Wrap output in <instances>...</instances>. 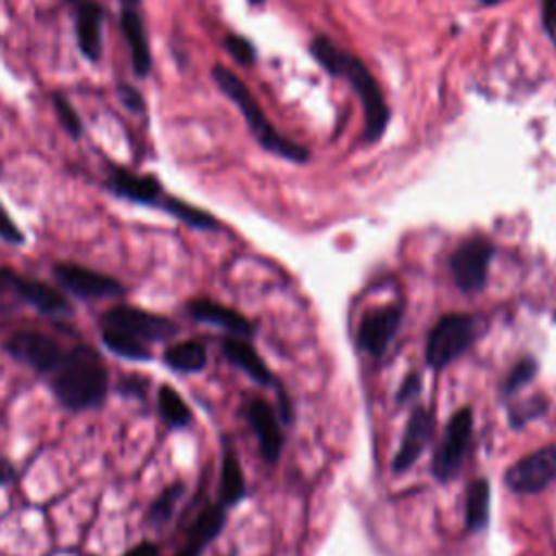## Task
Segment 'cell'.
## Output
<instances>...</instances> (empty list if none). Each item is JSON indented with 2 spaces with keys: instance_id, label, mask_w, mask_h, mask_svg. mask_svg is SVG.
Returning <instances> with one entry per match:
<instances>
[{
  "instance_id": "24",
  "label": "cell",
  "mask_w": 556,
  "mask_h": 556,
  "mask_svg": "<svg viewBox=\"0 0 556 556\" xmlns=\"http://www.w3.org/2000/svg\"><path fill=\"white\" fill-rule=\"evenodd\" d=\"M156 406L161 413V419L169 426V428H185L191 421V410L187 406V402L180 397V393L169 387V384H161L159 393H156Z\"/></svg>"
},
{
  "instance_id": "33",
  "label": "cell",
  "mask_w": 556,
  "mask_h": 556,
  "mask_svg": "<svg viewBox=\"0 0 556 556\" xmlns=\"http://www.w3.org/2000/svg\"><path fill=\"white\" fill-rule=\"evenodd\" d=\"M541 22L547 37L556 41V0H541Z\"/></svg>"
},
{
  "instance_id": "20",
  "label": "cell",
  "mask_w": 556,
  "mask_h": 556,
  "mask_svg": "<svg viewBox=\"0 0 556 556\" xmlns=\"http://www.w3.org/2000/svg\"><path fill=\"white\" fill-rule=\"evenodd\" d=\"M243 495H245L243 469L235 447L226 441L224 456H222V471H219V504L224 508L235 506L243 500Z\"/></svg>"
},
{
  "instance_id": "14",
  "label": "cell",
  "mask_w": 556,
  "mask_h": 556,
  "mask_svg": "<svg viewBox=\"0 0 556 556\" xmlns=\"http://www.w3.org/2000/svg\"><path fill=\"white\" fill-rule=\"evenodd\" d=\"M245 417L252 428V432L258 439V450L267 463H276L282 452V432L278 426V419L274 415V408L261 400L254 397L245 406Z\"/></svg>"
},
{
  "instance_id": "37",
  "label": "cell",
  "mask_w": 556,
  "mask_h": 556,
  "mask_svg": "<svg viewBox=\"0 0 556 556\" xmlns=\"http://www.w3.org/2000/svg\"><path fill=\"white\" fill-rule=\"evenodd\" d=\"M204 547H206V543H202L200 539H195V536H189V534H187V543H185V545H182L174 556H202Z\"/></svg>"
},
{
  "instance_id": "31",
  "label": "cell",
  "mask_w": 556,
  "mask_h": 556,
  "mask_svg": "<svg viewBox=\"0 0 556 556\" xmlns=\"http://www.w3.org/2000/svg\"><path fill=\"white\" fill-rule=\"evenodd\" d=\"M545 408H547V402L543 397H532L526 404L515 406L510 410V424H515V428H521L528 419H534L541 413H545Z\"/></svg>"
},
{
  "instance_id": "41",
  "label": "cell",
  "mask_w": 556,
  "mask_h": 556,
  "mask_svg": "<svg viewBox=\"0 0 556 556\" xmlns=\"http://www.w3.org/2000/svg\"><path fill=\"white\" fill-rule=\"evenodd\" d=\"M122 2H124V4H126V7H135V4H137V2H139V0H122Z\"/></svg>"
},
{
  "instance_id": "8",
  "label": "cell",
  "mask_w": 556,
  "mask_h": 556,
  "mask_svg": "<svg viewBox=\"0 0 556 556\" xmlns=\"http://www.w3.org/2000/svg\"><path fill=\"white\" fill-rule=\"evenodd\" d=\"M2 348L11 358L28 365L39 374H54V369L61 365L65 356L56 339L37 330L13 332Z\"/></svg>"
},
{
  "instance_id": "7",
  "label": "cell",
  "mask_w": 556,
  "mask_h": 556,
  "mask_svg": "<svg viewBox=\"0 0 556 556\" xmlns=\"http://www.w3.org/2000/svg\"><path fill=\"white\" fill-rule=\"evenodd\" d=\"M493 254H495V248L486 237L465 239L450 258V271L456 287L465 293L480 291L486 282L489 263Z\"/></svg>"
},
{
  "instance_id": "35",
  "label": "cell",
  "mask_w": 556,
  "mask_h": 556,
  "mask_svg": "<svg viewBox=\"0 0 556 556\" xmlns=\"http://www.w3.org/2000/svg\"><path fill=\"white\" fill-rule=\"evenodd\" d=\"M117 93H119V100H122V104L126 109H130V111H141L143 109V98H141V93L135 87L119 85Z\"/></svg>"
},
{
  "instance_id": "27",
  "label": "cell",
  "mask_w": 556,
  "mask_h": 556,
  "mask_svg": "<svg viewBox=\"0 0 556 556\" xmlns=\"http://www.w3.org/2000/svg\"><path fill=\"white\" fill-rule=\"evenodd\" d=\"M185 486L182 482H172L169 486H165L156 497L154 502L150 504V510H148V521L154 526V528H161L169 521V517L174 515V508L182 495Z\"/></svg>"
},
{
  "instance_id": "12",
  "label": "cell",
  "mask_w": 556,
  "mask_h": 556,
  "mask_svg": "<svg viewBox=\"0 0 556 556\" xmlns=\"http://www.w3.org/2000/svg\"><path fill=\"white\" fill-rule=\"evenodd\" d=\"M0 285L15 291L24 302H28L39 313L54 315V317L72 313V306L65 300V295L41 280L15 274L13 269H0Z\"/></svg>"
},
{
  "instance_id": "5",
  "label": "cell",
  "mask_w": 556,
  "mask_h": 556,
  "mask_svg": "<svg viewBox=\"0 0 556 556\" xmlns=\"http://www.w3.org/2000/svg\"><path fill=\"white\" fill-rule=\"evenodd\" d=\"M473 430V415L471 408H458L441 437V443L437 445V452L432 456V473L439 482H450L460 471L469 441Z\"/></svg>"
},
{
  "instance_id": "18",
  "label": "cell",
  "mask_w": 556,
  "mask_h": 556,
  "mask_svg": "<svg viewBox=\"0 0 556 556\" xmlns=\"http://www.w3.org/2000/svg\"><path fill=\"white\" fill-rule=\"evenodd\" d=\"M224 356L239 367L241 371H245L252 380H256L258 384H271L274 382V374L267 367V363L258 356V352L252 348V343L245 341V337H228L222 343Z\"/></svg>"
},
{
  "instance_id": "9",
  "label": "cell",
  "mask_w": 556,
  "mask_h": 556,
  "mask_svg": "<svg viewBox=\"0 0 556 556\" xmlns=\"http://www.w3.org/2000/svg\"><path fill=\"white\" fill-rule=\"evenodd\" d=\"M554 480H556V443L539 447L536 452L519 458L504 473L506 486L521 495L539 493Z\"/></svg>"
},
{
  "instance_id": "13",
  "label": "cell",
  "mask_w": 556,
  "mask_h": 556,
  "mask_svg": "<svg viewBox=\"0 0 556 556\" xmlns=\"http://www.w3.org/2000/svg\"><path fill=\"white\" fill-rule=\"evenodd\" d=\"M432 428H434V417L426 406H417L404 428L400 447L393 456V471H406L415 465V460L421 456V452L426 450L430 437H432Z\"/></svg>"
},
{
  "instance_id": "36",
  "label": "cell",
  "mask_w": 556,
  "mask_h": 556,
  "mask_svg": "<svg viewBox=\"0 0 556 556\" xmlns=\"http://www.w3.org/2000/svg\"><path fill=\"white\" fill-rule=\"evenodd\" d=\"M419 384H421L419 376H417V374H408V376L404 378L400 391H397V404H404V402H408L410 397H415L417 391H419Z\"/></svg>"
},
{
  "instance_id": "19",
  "label": "cell",
  "mask_w": 556,
  "mask_h": 556,
  "mask_svg": "<svg viewBox=\"0 0 556 556\" xmlns=\"http://www.w3.org/2000/svg\"><path fill=\"white\" fill-rule=\"evenodd\" d=\"M119 26L122 33L128 41L130 48V59H132V70L137 76H148L150 67H152V56H150V46H148V37L143 30V22L139 17L137 11H132L130 7H126L122 11L119 17Z\"/></svg>"
},
{
  "instance_id": "39",
  "label": "cell",
  "mask_w": 556,
  "mask_h": 556,
  "mask_svg": "<svg viewBox=\"0 0 556 556\" xmlns=\"http://www.w3.org/2000/svg\"><path fill=\"white\" fill-rule=\"evenodd\" d=\"M15 480V467L11 465V460H7L4 456H0V486L9 484Z\"/></svg>"
},
{
  "instance_id": "1",
  "label": "cell",
  "mask_w": 556,
  "mask_h": 556,
  "mask_svg": "<svg viewBox=\"0 0 556 556\" xmlns=\"http://www.w3.org/2000/svg\"><path fill=\"white\" fill-rule=\"evenodd\" d=\"M311 54L326 72H330L332 76H341L350 83V87L354 89V93L363 104V115H365L363 137L365 141H378L389 124V109L384 104V96L376 78L369 74L365 63L358 56L337 48L324 35H317L311 41Z\"/></svg>"
},
{
  "instance_id": "15",
  "label": "cell",
  "mask_w": 556,
  "mask_h": 556,
  "mask_svg": "<svg viewBox=\"0 0 556 556\" xmlns=\"http://www.w3.org/2000/svg\"><path fill=\"white\" fill-rule=\"evenodd\" d=\"M187 313L195 321L217 326V328L230 332L232 337H250L254 332L252 324L241 313H237L235 308H228L226 304L208 300V298H198V300L187 302Z\"/></svg>"
},
{
  "instance_id": "16",
  "label": "cell",
  "mask_w": 556,
  "mask_h": 556,
  "mask_svg": "<svg viewBox=\"0 0 556 556\" xmlns=\"http://www.w3.org/2000/svg\"><path fill=\"white\" fill-rule=\"evenodd\" d=\"M106 187L130 202L137 204H159L163 195V187L159 178L154 176H139L124 167H113V172L106 178Z\"/></svg>"
},
{
  "instance_id": "26",
  "label": "cell",
  "mask_w": 556,
  "mask_h": 556,
  "mask_svg": "<svg viewBox=\"0 0 556 556\" xmlns=\"http://www.w3.org/2000/svg\"><path fill=\"white\" fill-rule=\"evenodd\" d=\"M224 521H226V513H224V506L222 504H215V506H208L204 508L195 521L191 523L189 528V536H195L200 539L202 543H211L215 536H219L222 528H224Z\"/></svg>"
},
{
  "instance_id": "30",
  "label": "cell",
  "mask_w": 556,
  "mask_h": 556,
  "mask_svg": "<svg viewBox=\"0 0 556 556\" xmlns=\"http://www.w3.org/2000/svg\"><path fill=\"white\" fill-rule=\"evenodd\" d=\"M224 46L226 50L230 52V56L239 63V65H252L256 54H254V48L252 43L245 39V37H239V35H228L224 39Z\"/></svg>"
},
{
  "instance_id": "28",
  "label": "cell",
  "mask_w": 556,
  "mask_h": 556,
  "mask_svg": "<svg viewBox=\"0 0 556 556\" xmlns=\"http://www.w3.org/2000/svg\"><path fill=\"white\" fill-rule=\"evenodd\" d=\"M534 374H536V361L532 358V356H523V358H519L515 365H513V369L508 371V376H506V380H504V395H510V393H515V391H519L523 384H528L532 378H534Z\"/></svg>"
},
{
  "instance_id": "38",
  "label": "cell",
  "mask_w": 556,
  "mask_h": 556,
  "mask_svg": "<svg viewBox=\"0 0 556 556\" xmlns=\"http://www.w3.org/2000/svg\"><path fill=\"white\" fill-rule=\"evenodd\" d=\"M122 556H159V545L152 541H141L132 545L128 552H124Z\"/></svg>"
},
{
  "instance_id": "40",
  "label": "cell",
  "mask_w": 556,
  "mask_h": 556,
  "mask_svg": "<svg viewBox=\"0 0 556 556\" xmlns=\"http://www.w3.org/2000/svg\"><path fill=\"white\" fill-rule=\"evenodd\" d=\"M480 4H484V7H491V4H500V2H504V0H478Z\"/></svg>"
},
{
  "instance_id": "25",
  "label": "cell",
  "mask_w": 556,
  "mask_h": 556,
  "mask_svg": "<svg viewBox=\"0 0 556 556\" xmlns=\"http://www.w3.org/2000/svg\"><path fill=\"white\" fill-rule=\"evenodd\" d=\"M161 206H163V211H167L169 215H174L176 219L185 222L191 228H200V230H217L219 228L217 219L211 213H206L193 204H187L178 198H165V200H161Z\"/></svg>"
},
{
  "instance_id": "21",
  "label": "cell",
  "mask_w": 556,
  "mask_h": 556,
  "mask_svg": "<svg viewBox=\"0 0 556 556\" xmlns=\"http://www.w3.org/2000/svg\"><path fill=\"white\" fill-rule=\"evenodd\" d=\"M163 363L180 374H193L202 371L206 367V348L204 343L195 339L187 341H176L165 348L163 352Z\"/></svg>"
},
{
  "instance_id": "29",
  "label": "cell",
  "mask_w": 556,
  "mask_h": 556,
  "mask_svg": "<svg viewBox=\"0 0 556 556\" xmlns=\"http://www.w3.org/2000/svg\"><path fill=\"white\" fill-rule=\"evenodd\" d=\"M52 104L56 111L59 122L63 124V128L72 135V137H80L83 135V124L78 113L74 111V106L70 104V100H65L61 93H52Z\"/></svg>"
},
{
  "instance_id": "34",
  "label": "cell",
  "mask_w": 556,
  "mask_h": 556,
  "mask_svg": "<svg viewBox=\"0 0 556 556\" xmlns=\"http://www.w3.org/2000/svg\"><path fill=\"white\" fill-rule=\"evenodd\" d=\"M117 389H119V393L130 395V397H146L148 380H146V378H139V376H128V378L119 380Z\"/></svg>"
},
{
  "instance_id": "32",
  "label": "cell",
  "mask_w": 556,
  "mask_h": 556,
  "mask_svg": "<svg viewBox=\"0 0 556 556\" xmlns=\"http://www.w3.org/2000/svg\"><path fill=\"white\" fill-rule=\"evenodd\" d=\"M0 239L11 245H22L26 241L20 226L13 222V217L7 213V208L0 204Z\"/></svg>"
},
{
  "instance_id": "10",
  "label": "cell",
  "mask_w": 556,
  "mask_h": 556,
  "mask_svg": "<svg viewBox=\"0 0 556 556\" xmlns=\"http://www.w3.org/2000/svg\"><path fill=\"white\" fill-rule=\"evenodd\" d=\"M52 274L61 287L83 300L119 298L126 293V287L119 280L76 263H54Z\"/></svg>"
},
{
  "instance_id": "6",
  "label": "cell",
  "mask_w": 556,
  "mask_h": 556,
  "mask_svg": "<svg viewBox=\"0 0 556 556\" xmlns=\"http://www.w3.org/2000/svg\"><path fill=\"white\" fill-rule=\"evenodd\" d=\"M102 326L128 332L141 341H167L178 334V326L159 313H150L137 306L117 304L102 313Z\"/></svg>"
},
{
  "instance_id": "3",
  "label": "cell",
  "mask_w": 556,
  "mask_h": 556,
  "mask_svg": "<svg viewBox=\"0 0 556 556\" xmlns=\"http://www.w3.org/2000/svg\"><path fill=\"white\" fill-rule=\"evenodd\" d=\"M211 76L217 83V87L222 89V93H226L237 104V109L241 111V115L248 124V130L252 132V137L258 141L261 148H265L267 152H274L287 161H293V163H304L308 159L306 148L293 143L289 137H285L282 132H278L271 126V122L265 117L258 102L254 100V96L250 93V89L237 74L226 70L224 65H213Z\"/></svg>"
},
{
  "instance_id": "2",
  "label": "cell",
  "mask_w": 556,
  "mask_h": 556,
  "mask_svg": "<svg viewBox=\"0 0 556 556\" xmlns=\"http://www.w3.org/2000/svg\"><path fill=\"white\" fill-rule=\"evenodd\" d=\"M106 365L102 356L85 343L65 352L61 365L54 369L50 387L54 397L67 410H87L102 404L106 395Z\"/></svg>"
},
{
  "instance_id": "4",
  "label": "cell",
  "mask_w": 556,
  "mask_h": 556,
  "mask_svg": "<svg viewBox=\"0 0 556 556\" xmlns=\"http://www.w3.org/2000/svg\"><path fill=\"white\" fill-rule=\"evenodd\" d=\"M484 319L467 313L443 315L426 339V363L432 369H443L463 356L482 334Z\"/></svg>"
},
{
  "instance_id": "42",
  "label": "cell",
  "mask_w": 556,
  "mask_h": 556,
  "mask_svg": "<svg viewBox=\"0 0 556 556\" xmlns=\"http://www.w3.org/2000/svg\"><path fill=\"white\" fill-rule=\"evenodd\" d=\"M250 2H263V0H250Z\"/></svg>"
},
{
  "instance_id": "23",
  "label": "cell",
  "mask_w": 556,
  "mask_h": 556,
  "mask_svg": "<svg viewBox=\"0 0 556 556\" xmlns=\"http://www.w3.org/2000/svg\"><path fill=\"white\" fill-rule=\"evenodd\" d=\"M489 506H491V486L484 478H476L465 497V523L469 530L478 532L489 523Z\"/></svg>"
},
{
  "instance_id": "22",
  "label": "cell",
  "mask_w": 556,
  "mask_h": 556,
  "mask_svg": "<svg viewBox=\"0 0 556 556\" xmlns=\"http://www.w3.org/2000/svg\"><path fill=\"white\" fill-rule=\"evenodd\" d=\"M104 348L113 354H117L119 358H126V361H137V363H148L152 361V350L146 341L128 334V332H122V330H115V328H109V326H102V334H100Z\"/></svg>"
},
{
  "instance_id": "17",
  "label": "cell",
  "mask_w": 556,
  "mask_h": 556,
  "mask_svg": "<svg viewBox=\"0 0 556 556\" xmlns=\"http://www.w3.org/2000/svg\"><path fill=\"white\" fill-rule=\"evenodd\" d=\"M102 20L100 4L85 0L76 11V41L87 61H98L102 52Z\"/></svg>"
},
{
  "instance_id": "11",
  "label": "cell",
  "mask_w": 556,
  "mask_h": 556,
  "mask_svg": "<svg viewBox=\"0 0 556 556\" xmlns=\"http://www.w3.org/2000/svg\"><path fill=\"white\" fill-rule=\"evenodd\" d=\"M402 317H404L402 304H384L365 313L356 330L358 348L376 361L382 358L402 324Z\"/></svg>"
}]
</instances>
